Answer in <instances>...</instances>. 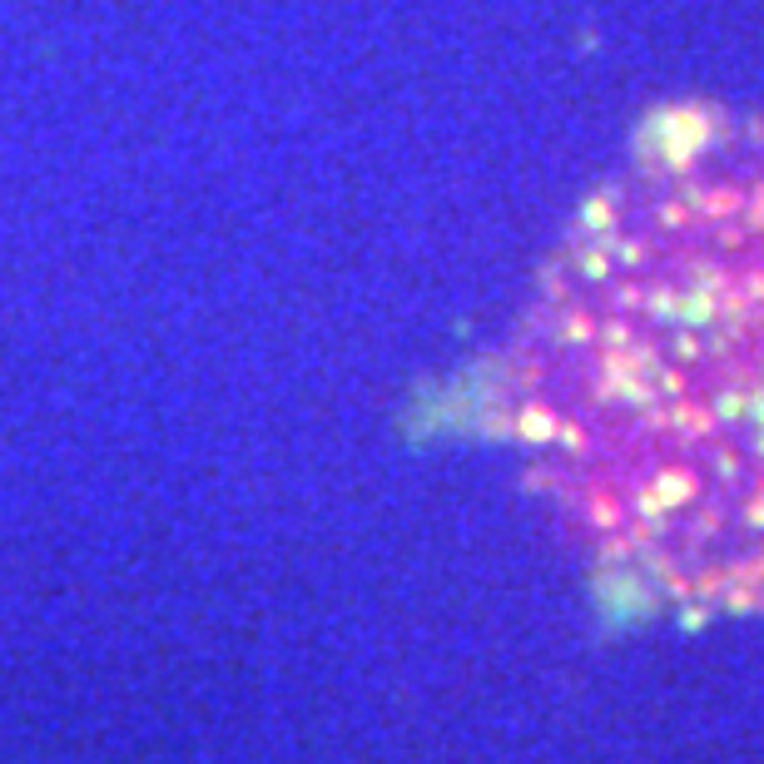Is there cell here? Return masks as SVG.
Here are the masks:
<instances>
[{
  "instance_id": "cell-1",
  "label": "cell",
  "mask_w": 764,
  "mask_h": 764,
  "mask_svg": "<svg viewBox=\"0 0 764 764\" xmlns=\"http://www.w3.org/2000/svg\"><path fill=\"white\" fill-rule=\"evenodd\" d=\"M636 378L640 507L670 591H764V164L670 179Z\"/></svg>"
}]
</instances>
